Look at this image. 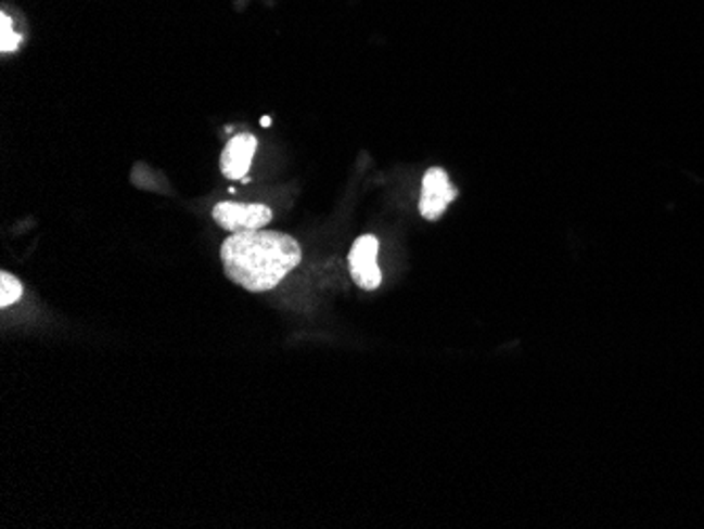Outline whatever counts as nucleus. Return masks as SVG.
<instances>
[{
  "mask_svg": "<svg viewBox=\"0 0 704 529\" xmlns=\"http://www.w3.org/2000/svg\"><path fill=\"white\" fill-rule=\"evenodd\" d=\"M268 125H270V118L264 116V118H261V127H268Z\"/></svg>",
  "mask_w": 704,
  "mask_h": 529,
  "instance_id": "6e6552de",
  "label": "nucleus"
},
{
  "mask_svg": "<svg viewBox=\"0 0 704 529\" xmlns=\"http://www.w3.org/2000/svg\"><path fill=\"white\" fill-rule=\"evenodd\" d=\"M258 140L252 133H239L232 138L222 152V173L228 180H245L252 169Z\"/></svg>",
  "mask_w": 704,
  "mask_h": 529,
  "instance_id": "39448f33",
  "label": "nucleus"
},
{
  "mask_svg": "<svg viewBox=\"0 0 704 529\" xmlns=\"http://www.w3.org/2000/svg\"><path fill=\"white\" fill-rule=\"evenodd\" d=\"M458 189L449 182L447 173L439 167H433L426 171L422 180V194H420V214L424 220H439L445 209L456 201Z\"/></svg>",
  "mask_w": 704,
  "mask_h": 529,
  "instance_id": "20e7f679",
  "label": "nucleus"
},
{
  "mask_svg": "<svg viewBox=\"0 0 704 529\" xmlns=\"http://www.w3.org/2000/svg\"><path fill=\"white\" fill-rule=\"evenodd\" d=\"M0 28H2L0 51H2V53H11V51H15V49L20 47V42H22V37L13 30V22H11V17H9L7 13L0 15Z\"/></svg>",
  "mask_w": 704,
  "mask_h": 529,
  "instance_id": "0eeeda50",
  "label": "nucleus"
},
{
  "mask_svg": "<svg viewBox=\"0 0 704 529\" xmlns=\"http://www.w3.org/2000/svg\"><path fill=\"white\" fill-rule=\"evenodd\" d=\"M220 256L226 276L254 294L274 289L302 262L294 236L261 228L230 234Z\"/></svg>",
  "mask_w": 704,
  "mask_h": 529,
  "instance_id": "f257e3e1",
  "label": "nucleus"
},
{
  "mask_svg": "<svg viewBox=\"0 0 704 529\" xmlns=\"http://www.w3.org/2000/svg\"><path fill=\"white\" fill-rule=\"evenodd\" d=\"M214 220L218 227L236 234L247 230H260L272 222V211L261 203H218L214 207Z\"/></svg>",
  "mask_w": 704,
  "mask_h": 529,
  "instance_id": "f03ea898",
  "label": "nucleus"
},
{
  "mask_svg": "<svg viewBox=\"0 0 704 529\" xmlns=\"http://www.w3.org/2000/svg\"><path fill=\"white\" fill-rule=\"evenodd\" d=\"M22 294H24L22 283L15 276H11L9 272H0V306L2 308L13 306L22 298Z\"/></svg>",
  "mask_w": 704,
  "mask_h": 529,
  "instance_id": "423d86ee",
  "label": "nucleus"
},
{
  "mask_svg": "<svg viewBox=\"0 0 704 529\" xmlns=\"http://www.w3.org/2000/svg\"><path fill=\"white\" fill-rule=\"evenodd\" d=\"M377 249H380L377 238L373 234H363L355 241L348 254V266L355 283L368 292L377 289L382 283V272L377 266Z\"/></svg>",
  "mask_w": 704,
  "mask_h": 529,
  "instance_id": "7ed1b4c3",
  "label": "nucleus"
}]
</instances>
